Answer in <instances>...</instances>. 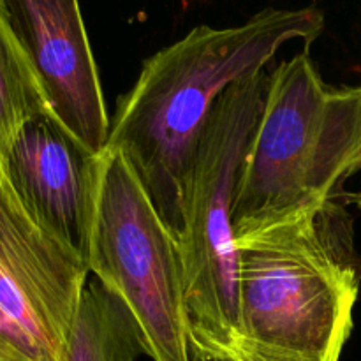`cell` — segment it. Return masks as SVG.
Wrapping results in <instances>:
<instances>
[{"instance_id":"1","label":"cell","mask_w":361,"mask_h":361,"mask_svg":"<svg viewBox=\"0 0 361 361\" xmlns=\"http://www.w3.org/2000/svg\"><path fill=\"white\" fill-rule=\"evenodd\" d=\"M323 30L316 6L267 7L238 27L200 25L145 60L136 83L116 102L106 150L126 157L176 238L187 175L221 95L264 73L284 44H310Z\"/></svg>"},{"instance_id":"2","label":"cell","mask_w":361,"mask_h":361,"mask_svg":"<svg viewBox=\"0 0 361 361\" xmlns=\"http://www.w3.org/2000/svg\"><path fill=\"white\" fill-rule=\"evenodd\" d=\"M361 169V87H331L309 51L268 80L233 204L236 242L316 217Z\"/></svg>"},{"instance_id":"3","label":"cell","mask_w":361,"mask_h":361,"mask_svg":"<svg viewBox=\"0 0 361 361\" xmlns=\"http://www.w3.org/2000/svg\"><path fill=\"white\" fill-rule=\"evenodd\" d=\"M331 210L236 242L235 361H341L360 275Z\"/></svg>"},{"instance_id":"4","label":"cell","mask_w":361,"mask_h":361,"mask_svg":"<svg viewBox=\"0 0 361 361\" xmlns=\"http://www.w3.org/2000/svg\"><path fill=\"white\" fill-rule=\"evenodd\" d=\"M270 74L229 87L201 136L183 192L178 236L192 361H235L238 249L233 204L243 161L263 111Z\"/></svg>"},{"instance_id":"5","label":"cell","mask_w":361,"mask_h":361,"mask_svg":"<svg viewBox=\"0 0 361 361\" xmlns=\"http://www.w3.org/2000/svg\"><path fill=\"white\" fill-rule=\"evenodd\" d=\"M88 270L130 310L148 358L192 361L178 238L116 150L101 155Z\"/></svg>"},{"instance_id":"6","label":"cell","mask_w":361,"mask_h":361,"mask_svg":"<svg viewBox=\"0 0 361 361\" xmlns=\"http://www.w3.org/2000/svg\"><path fill=\"white\" fill-rule=\"evenodd\" d=\"M88 274V264L28 214L0 162V309L49 361H66Z\"/></svg>"},{"instance_id":"7","label":"cell","mask_w":361,"mask_h":361,"mask_svg":"<svg viewBox=\"0 0 361 361\" xmlns=\"http://www.w3.org/2000/svg\"><path fill=\"white\" fill-rule=\"evenodd\" d=\"M101 155L88 150L51 111H44L21 127L2 159L28 214L87 264Z\"/></svg>"},{"instance_id":"8","label":"cell","mask_w":361,"mask_h":361,"mask_svg":"<svg viewBox=\"0 0 361 361\" xmlns=\"http://www.w3.org/2000/svg\"><path fill=\"white\" fill-rule=\"evenodd\" d=\"M4 6L51 113L88 150L101 155L111 118L80 2L4 0Z\"/></svg>"},{"instance_id":"9","label":"cell","mask_w":361,"mask_h":361,"mask_svg":"<svg viewBox=\"0 0 361 361\" xmlns=\"http://www.w3.org/2000/svg\"><path fill=\"white\" fill-rule=\"evenodd\" d=\"M145 353L130 310L101 282H87L67 338L66 361H136Z\"/></svg>"},{"instance_id":"10","label":"cell","mask_w":361,"mask_h":361,"mask_svg":"<svg viewBox=\"0 0 361 361\" xmlns=\"http://www.w3.org/2000/svg\"><path fill=\"white\" fill-rule=\"evenodd\" d=\"M44 111L48 99L0 0V162L21 127Z\"/></svg>"},{"instance_id":"11","label":"cell","mask_w":361,"mask_h":361,"mask_svg":"<svg viewBox=\"0 0 361 361\" xmlns=\"http://www.w3.org/2000/svg\"><path fill=\"white\" fill-rule=\"evenodd\" d=\"M0 361H49L34 341L0 309Z\"/></svg>"},{"instance_id":"12","label":"cell","mask_w":361,"mask_h":361,"mask_svg":"<svg viewBox=\"0 0 361 361\" xmlns=\"http://www.w3.org/2000/svg\"><path fill=\"white\" fill-rule=\"evenodd\" d=\"M356 201H358V203L361 204V194H360V196H358V197H356Z\"/></svg>"}]
</instances>
